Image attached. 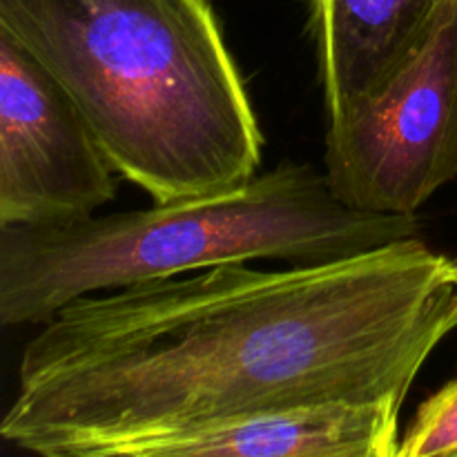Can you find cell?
Instances as JSON below:
<instances>
[{
  "instance_id": "cell-8",
  "label": "cell",
  "mask_w": 457,
  "mask_h": 457,
  "mask_svg": "<svg viewBox=\"0 0 457 457\" xmlns=\"http://www.w3.org/2000/svg\"><path fill=\"white\" fill-rule=\"evenodd\" d=\"M395 457H457V379L420 406Z\"/></svg>"
},
{
  "instance_id": "cell-3",
  "label": "cell",
  "mask_w": 457,
  "mask_h": 457,
  "mask_svg": "<svg viewBox=\"0 0 457 457\" xmlns=\"http://www.w3.org/2000/svg\"><path fill=\"white\" fill-rule=\"evenodd\" d=\"M418 237V219L348 208L326 174L284 161L226 192L47 228H0V321L47 324L103 290L281 259L357 257Z\"/></svg>"
},
{
  "instance_id": "cell-2",
  "label": "cell",
  "mask_w": 457,
  "mask_h": 457,
  "mask_svg": "<svg viewBox=\"0 0 457 457\" xmlns=\"http://www.w3.org/2000/svg\"><path fill=\"white\" fill-rule=\"evenodd\" d=\"M0 31L156 204L257 177L263 134L210 0H0Z\"/></svg>"
},
{
  "instance_id": "cell-5",
  "label": "cell",
  "mask_w": 457,
  "mask_h": 457,
  "mask_svg": "<svg viewBox=\"0 0 457 457\" xmlns=\"http://www.w3.org/2000/svg\"><path fill=\"white\" fill-rule=\"evenodd\" d=\"M116 170L58 80L0 31V228H47L114 201Z\"/></svg>"
},
{
  "instance_id": "cell-6",
  "label": "cell",
  "mask_w": 457,
  "mask_h": 457,
  "mask_svg": "<svg viewBox=\"0 0 457 457\" xmlns=\"http://www.w3.org/2000/svg\"><path fill=\"white\" fill-rule=\"evenodd\" d=\"M402 404H326L125 442L85 457H395Z\"/></svg>"
},
{
  "instance_id": "cell-9",
  "label": "cell",
  "mask_w": 457,
  "mask_h": 457,
  "mask_svg": "<svg viewBox=\"0 0 457 457\" xmlns=\"http://www.w3.org/2000/svg\"><path fill=\"white\" fill-rule=\"evenodd\" d=\"M451 268H453V279H455V286H457V257L451 259Z\"/></svg>"
},
{
  "instance_id": "cell-4",
  "label": "cell",
  "mask_w": 457,
  "mask_h": 457,
  "mask_svg": "<svg viewBox=\"0 0 457 457\" xmlns=\"http://www.w3.org/2000/svg\"><path fill=\"white\" fill-rule=\"evenodd\" d=\"M324 168L348 208L395 217L457 179V3L386 89L330 116Z\"/></svg>"
},
{
  "instance_id": "cell-1",
  "label": "cell",
  "mask_w": 457,
  "mask_h": 457,
  "mask_svg": "<svg viewBox=\"0 0 457 457\" xmlns=\"http://www.w3.org/2000/svg\"><path fill=\"white\" fill-rule=\"evenodd\" d=\"M455 328L451 259L418 237L286 270L147 281L43 324L0 433L40 457H85L275 411L404 404Z\"/></svg>"
},
{
  "instance_id": "cell-7",
  "label": "cell",
  "mask_w": 457,
  "mask_h": 457,
  "mask_svg": "<svg viewBox=\"0 0 457 457\" xmlns=\"http://www.w3.org/2000/svg\"><path fill=\"white\" fill-rule=\"evenodd\" d=\"M457 0H311L326 112L378 96L415 61Z\"/></svg>"
}]
</instances>
